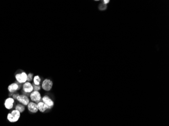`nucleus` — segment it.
<instances>
[{"instance_id":"nucleus-1","label":"nucleus","mask_w":169,"mask_h":126,"mask_svg":"<svg viewBox=\"0 0 169 126\" xmlns=\"http://www.w3.org/2000/svg\"><path fill=\"white\" fill-rule=\"evenodd\" d=\"M21 117V113L17 110L12 109L7 115V119L8 121L11 123H15L19 121Z\"/></svg>"},{"instance_id":"nucleus-2","label":"nucleus","mask_w":169,"mask_h":126,"mask_svg":"<svg viewBox=\"0 0 169 126\" xmlns=\"http://www.w3.org/2000/svg\"><path fill=\"white\" fill-rule=\"evenodd\" d=\"M15 78L17 82L20 84H23L27 82V73L24 71H21L16 73Z\"/></svg>"},{"instance_id":"nucleus-3","label":"nucleus","mask_w":169,"mask_h":126,"mask_svg":"<svg viewBox=\"0 0 169 126\" xmlns=\"http://www.w3.org/2000/svg\"><path fill=\"white\" fill-rule=\"evenodd\" d=\"M41 86V88L44 91H50L53 87V83L51 79L49 78H46L44 79V80L42 82Z\"/></svg>"},{"instance_id":"nucleus-4","label":"nucleus","mask_w":169,"mask_h":126,"mask_svg":"<svg viewBox=\"0 0 169 126\" xmlns=\"http://www.w3.org/2000/svg\"><path fill=\"white\" fill-rule=\"evenodd\" d=\"M29 99L31 101L34 102L35 103L38 104V102L42 100V96L41 93L38 91H35L34 90L30 94H29Z\"/></svg>"},{"instance_id":"nucleus-5","label":"nucleus","mask_w":169,"mask_h":126,"mask_svg":"<svg viewBox=\"0 0 169 126\" xmlns=\"http://www.w3.org/2000/svg\"><path fill=\"white\" fill-rule=\"evenodd\" d=\"M16 100L19 102V104H21L25 107H26L31 101L28 96L24 94H19Z\"/></svg>"},{"instance_id":"nucleus-6","label":"nucleus","mask_w":169,"mask_h":126,"mask_svg":"<svg viewBox=\"0 0 169 126\" xmlns=\"http://www.w3.org/2000/svg\"><path fill=\"white\" fill-rule=\"evenodd\" d=\"M22 88L24 94L27 95H29V94L34 91L33 83L28 81L22 84Z\"/></svg>"},{"instance_id":"nucleus-7","label":"nucleus","mask_w":169,"mask_h":126,"mask_svg":"<svg viewBox=\"0 0 169 126\" xmlns=\"http://www.w3.org/2000/svg\"><path fill=\"white\" fill-rule=\"evenodd\" d=\"M15 102V100L12 97L10 96L5 99L4 102V106L7 109L11 110L14 107Z\"/></svg>"},{"instance_id":"nucleus-8","label":"nucleus","mask_w":169,"mask_h":126,"mask_svg":"<svg viewBox=\"0 0 169 126\" xmlns=\"http://www.w3.org/2000/svg\"><path fill=\"white\" fill-rule=\"evenodd\" d=\"M42 101L48 107L49 109H51L54 106V101L49 96L47 95H45L42 96Z\"/></svg>"},{"instance_id":"nucleus-9","label":"nucleus","mask_w":169,"mask_h":126,"mask_svg":"<svg viewBox=\"0 0 169 126\" xmlns=\"http://www.w3.org/2000/svg\"><path fill=\"white\" fill-rule=\"evenodd\" d=\"M21 84H19L18 82L12 83L8 86V91L11 94L16 93V91L20 89L21 86Z\"/></svg>"},{"instance_id":"nucleus-10","label":"nucleus","mask_w":169,"mask_h":126,"mask_svg":"<svg viewBox=\"0 0 169 126\" xmlns=\"http://www.w3.org/2000/svg\"><path fill=\"white\" fill-rule=\"evenodd\" d=\"M28 110L32 113H36L38 111L37 104L33 101H30L26 106Z\"/></svg>"},{"instance_id":"nucleus-11","label":"nucleus","mask_w":169,"mask_h":126,"mask_svg":"<svg viewBox=\"0 0 169 126\" xmlns=\"http://www.w3.org/2000/svg\"><path fill=\"white\" fill-rule=\"evenodd\" d=\"M37 106H38V111H39L41 112H42V113L45 112L46 110L49 109L48 107L42 100L38 102L37 104Z\"/></svg>"},{"instance_id":"nucleus-12","label":"nucleus","mask_w":169,"mask_h":126,"mask_svg":"<svg viewBox=\"0 0 169 126\" xmlns=\"http://www.w3.org/2000/svg\"><path fill=\"white\" fill-rule=\"evenodd\" d=\"M33 84L35 85H41L42 83V79L38 75H35L33 78Z\"/></svg>"},{"instance_id":"nucleus-13","label":"nucleus","mask_w":169,"mask_h":126,"mask_svg":"<svg viewBox=\"0 0 169 126\" xmlns=\"http://www.w3.org/2000/svg\"><path fill=\"white\" fill-rule=\"evenodd\" d=\"M14 109L17 110L21 113H23L24 111H25L26 108H25V106H24L23 105L19 103V104H17L15 105Z\"/></svg>"},{"instance_id":"nucleus-14","label":"nucleus","mask_w":169,"mask_h":126,"mask_svg":"<svg viewBox=\"0 0 169 126\" xmlns=\"http://www.w3.org/2000/svg\"><path fill=\"white\" fill-rule=\"evenodd\" d=\"M34 77V74L33 73H28L27 74V81L31 82L33 80Z\"/></svg>"},{"instance_id":"nucleus-15","label":"nucleus","mask_w":169,"mask_h":126,"mask_svg":"<svg viewBox=\"0 0 169 126\" xmlns=\"http://www.w3.org/2000/svg\"><path fill=\"white\" fill-rule=\"evenodd\" d=\"M107 8V6L106 5H105L103 3H101L99 5V9L100 10H101V11H103V10H105Z\"/></svg>"},{"instance_id":"nucleus-16","label":"nucleus","mask_w":169,"mask_h":126,"mask_svg":"<svg viewBox=\"0 0 169 126\" xmlns=\"http://www.w3.org/2000/svg\"><path fill=\"white\" fill-rule=\"evenodd\" d=\"M33 87H34V90H35V91H39V90H41V89H42L41 85H35L33 84Z\"/></svg>"},{"instance_id":"nucleus-17","label":"nucleus","mask_w":169,"mask_h":126,"mask_svg":"<svg viewBox=\"0 0 169 126\" xmlns=\"http://www.w3.org/2000/svg\"><path fill=\"white\" fill-rule=\"evenodd\" d=\"M19 94L18 93H13L12 95V97L13 98H14L15 100L16 99V98L17 97V96L19 95Z\"/></svg>"},{"instance_id":"nucleus-18","label":"nucleus","mask_w":169,"mask_h":126,"mask_svg":"<svg viewBox=\"0 0 169 126\" xmlns=\"http://www.w3.org/2000/svg\"><path fill=\"white\" fill-rule=\"evenodd\" d=\"M110 2V1L109 0H104V1H103V3L104 4H105V5H106V4H107L108 3H109Z\"/></svg>"}]
</instances>
